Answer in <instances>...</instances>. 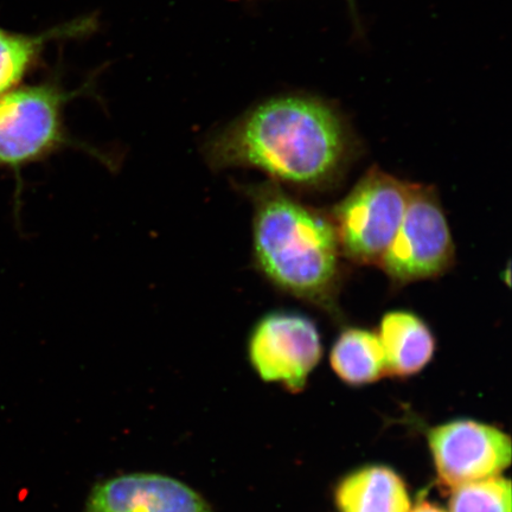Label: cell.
Here are the masks:
<instances>
[{
    "instance_id": "3957f363",
    "label": "cell",
    "mask_w": 512,
    "mask_h": 512,
    "mask_svg": "<svg viewBox=\"0 0 512 512\" xmlns=\"http://www.w3.org/2000/svg\"><path fill=\"white\" fill-rule=\"evenodd\" d=\"M412 183L369 169L329 214L343 258L379 266L405 216Z\"/></svg>"
},
{
    "instance_id": "277c9868",
    "label": "cell",
    "mask_w": 512,
    "mask_h": 512,
    "mask_svg": "<svg viewBox=\"0 0 512 512\" xmlns=\"http://www.w3.org/2000/svg\"><path fill=\"white\" fill-rule=\"evenodd\" d=\"M76 94L47 81L0 95V168L18 174L73 144L63 113Z\"/></svg>"
},
{
    "instance_id": "7a4b0ae2",
    "label": "cell",
    "mask_w": 512,
    "mask_h": 512,
    "mask_svg": "<svg viewBox=\"0 0 512 512\" xmlns=\"http://www.w3.org/2000/svg\"><path fill=\"white\" fill-rule=\"evenodd\" d=\"M254 207L256 267L279 290L341 316L342 252L329 214L297 200L273 181L247 189Z\"/></svg>"
},
{
    "instance_id": "ba28073f",
    "label": "cell",
    "mask_w": 512,
    "mask_h": 512,
    "mask_svg": "<svg viewBox=\"0 0 512 512\" xmlns=\"http://www.w3.org/2000/svg\"><path fill=\"white\" fill-rule=\"evenodd\" d=\"M86 512H211L188 485L171 477L134 473L96 485Z\"/></svg>"
},
{
    "instance_id": "8992f818",
    "label": "cell",
    "mask_w": 512,
    "mask_h": 512,
    "mask_svg": "<svg viewBox=\"0 0 512 512\" xmlns=\"http://www.w3.org/2000/svg\"><path fill=\"white\" fill-rule=\"evenodd\" d=\"M319 331L298 313L273 312L255 324L248 342L252 366L262 380L298 393L322 358Z\"/></svg>"
},
{
    "instance_id": "30bf717a",
    "label": "cell",
    "mask_w": 512,
    "mask_h": 512,
    "mask_svg": "<svg viewBox=\"0 0 512 512\" xmlns=\"http://www.w3.org/2000/svg\"><path fill=\"white\" fill-rule=\"evenodd\" d=\"M95 27V19L85 17L36 35L0 28V95L12 91L23 81L40 61L49 43L86 36Z\"/></svg>"
},
{
    "instance_id": "9c48e42d",
    "label": "cell",
    "mask_w": 512,
    "mask_h": 512,
    "mask_svg": "<svg viewBox=\"0 0 512 512\" xmlns=\"http://www.w3.org/2000/svg\"><path fill=\"white\" fill-rule=\"evenodd\" d=\"M379 338L387 375L418 374L433 358L435 337L425 322L409 311H390L381 319Z\"/></svg>"
},
{
    "instance_id": "4fadbf2b",
    "label": "cell",
    "mask_w": 512,
    "mask_h": 512,
    "mask_svg": "<svg viewBox=\"0 0 512 512\" xmlns=\"http://www.w3.org/2000/svg\"><path fill=\"white\" fill-rule=\"evenodd\" d=\"M451 512H511V484L503 477H490L454 489Z\"/></svg>"
},
{
    "instance_id": "7c38bea8",
    "label": "cell",
    "mask_w": 512,
    "mask_h": 512,
    "mask_svg": "<svg viewBox=\"0 0 512 512\" xmlns=\"http://www.w3.org/2000/svg\"><path fill=\"white\" fill-rule=\"evenodd\" d=\"M330 363L339 379L351 386L379 381L387 375L379 335L363 328H348L331 349Z\"/></svg>"
},
{
    "instance_id": "52a82bcc",
    "label": "cell",
    "mask_w": 512,
    "mask_h": 512,
    "mask_svg": "<svg viewBox=\"0 0 512 512\" xmlns=\"http://www.w3.org/2000/svg\"><path fill=\"white\" fill-rule=\"evenodd\" d=\"M428 440L440 483L447 488L498 476L511 463L508 435L480 422H448L434 428Z\"/></svg>"
},
{
    "instance_id": "9a60e30c",
    "label": "cell",
    "mask_w": 512,
    "mask_h": 512,
    "mask_svg": "<svg viewBox=\"0 0 512 512\" xmlns=\"http://www.w3.org/2000/svg\"><path fill=\"white\" fill-rule=\"evenodd\" d=\"M348 2L352 5V8H354L355 0H348Z\"/></svg>"
},
{
    "instance_id": "8fae6325",
    "label": "cell",
    "mask_w": 512,
    "mask_h": 512,
    "mask_svg": "<svg viewBox=\"0 0 512 512\" xmlns=\"http://www.w3.org/2000/svg\"><path fill=\"white\" fill-rule=\"evenodd\" d=\"M336 503L341 512H409L403 480L384 466H369L351 473L338 485Z\"/></svg>"
},
{
    "instance_id": "6da1fadb",
    "label": "cell",
    "mask_w": 512,
    "mask_h": 512,
    "mask_svg": "<svg viewBox=\"0 0 512 512\" xmlns=\"http://www.w3.org/2000/svg\"><path fill=\"white\" fill-rule=\"evenodd\" d=\"M214 170L256 169L271 181L325 191L360 158L362 143L344 113L320 96H275L211 134L203 146Z\"/></svg>"
},
{
    "instance_id": "5bb4252c",
    "label": "cell",
    "mask_w": 512,
    "mask_h": 512,
    "mask_svg": "<svg viewBox=\"0 0 512 512\" xmlns=\"http://www.w3.org/2000/svg\"><path fill=\"white\" fill-rule=\"evenodd\" d=\"M409 512H446L443 509H440L437 507V505H433L431 503H421L418 505V507H415L413 510Z\"/></svg>"
},
{
    "instance_id": "5b68a950",
    "label": "cell",
    "mask_w": 512,
    "mask_h": 512,
    "mask_svg": "<svg viewBox=\"0 0 512 512\" xmlns=\"http://www.w3.org/2000/svg\"><path fill=\"white\" fill-rule=\"evenodd\" d=\"M454 260L456 247L437 190L412 183L405 216L379 267L402 286L438 278Z\"/></svg>"
}]
</instances>
